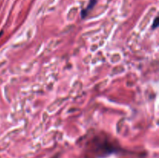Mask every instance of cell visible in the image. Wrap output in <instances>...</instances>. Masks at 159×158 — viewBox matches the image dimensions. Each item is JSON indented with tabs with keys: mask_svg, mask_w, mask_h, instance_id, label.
I'll return each mask as SVG.
<instances>
[{
	"mask_svg": "<svg viewBox=\"0 0 159 158\" xmlns=\"http://www.w3.org/2000/svg\"><path fill=\"white\" fill-rule=\"evenodd\" d=\"M97 0H89V4H88V6L86 7V9H85L82 11V18H85V16L88 15L89 12L91 9H93V8L95 6V5L96 4Z\"/></svg>",
	"mask_w": 159,
	"mask_h": 158,
	"instance_id": "obj_1",
	"label": "cell"
},
{
	"mask_svg": "<svg viewBox=\"0 0 159 158\" xmlns=\"http://www.w3.org/2000/svg\"><path fill=\"white\" fill-rule=\"evenodd\" d=\"M158 26V17H156V18L155 19V21H154L152 28L155 29V28H157Z\"/></svg>",
	"mask_w": 159,
	"mask_h": 158,
	"instance_id": "obj_2",
	"label": "cell"
},
{
	"mask_svg": "<svg viewBox=\"0 0 159 158\" xmlns=\"http://www.w3.org/2000/svg\"><path fill=\"white\" fill-rule=\"evenodd\" d=\"M2 33H3V32H2V31H1V32H0V36H1V35H2Z\"/></svg>",
	"mask_w": 159,
	"mask_h": 158,
	"instance_id": "obj_3",
	"label": "cell"
}]
</instances>
